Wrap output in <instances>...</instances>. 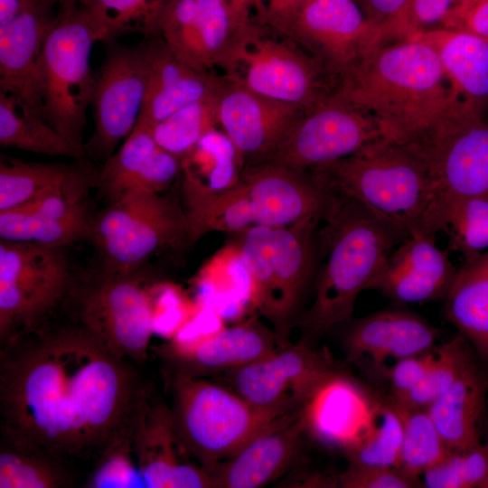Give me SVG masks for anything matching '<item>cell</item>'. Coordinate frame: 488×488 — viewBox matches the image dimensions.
<instances>
[{
    "label": "cell",
    "mask_w": 488,
    "mask_h": 488,
    "mask_svg": "<svg viewBox=\"0 0 488 488\" xmlns=\"http://www.w3.org/2000/svg\"><path fill=\"white\" fill-rule=\"evenodd\" d=\"M0 347L1 439L68 465L97 462L129 424L147 385L134 363L70 321Z\"/></svg>",
    "instance_id": "cell-1"
},
{
    "label": "cell",
    "mask_w": 488,
    "mask_h": 488,
    "mask_svg": "<svg viewBox=\"0 0 488 488\" xmlns=\"http://www.w3.org/2000/svg\"><path fill=\"white\" fill-rule=\"evenodd\" d=\"M333 96L371 115L385 138L408 144L457 103L436 52L414 39L373 47L338 80Z\"/></svg>",
    "instance_id": "cell-2"
},
{
    "label": "cell",
    "mask_w": 488,
    "mask_h": 488,
    "mask_svg": "<svg viewBox=\"0 0 488 488\" xmlns=\"http://www.w3.org/2000/svg\"><path fill=\"white\" fill-rule=\"evenodd\" d=\"M308 172L327 189L359 202L402 240L440 232L442 194L412 144L380 138Z\"/></svg>",
    "instance_id": "cell-3"
},
{
    "label": "cell",
    "mask_w": 488,
    "mask_h": 488,
    "mask_svg": "<svg viewBox=\"0 0 488 488\" xmlns=\"http://www.w3.org/2000/svg\"><path fill=\"white\" fill-rule=\"evenodd\" d=\"M321 221L317 241L325 261L315 277L313 302L297 322L298 342L313 346L351 318L358 296L402 240L359 202L331 190Z\"/></svg>",
    "instance_id": "cell-4"
},
{
    "label": "cell",
    "mask_w": 488,
    "mask_h": 488,
    "mask_svg": "<svg viewBox=\"0 0 488 488\" xmlns=\"http://www.w3.org/2000/svg\"><path fill=\"white\" fill-rule=\"evenodd\" d=\"M42 51L39 91L44 120L85 157L83 132L95 75L90 57L97 42L119 36L101 10L75 0H59Z\"/></svg>",
    "instance_id": "cell-5"
},
{
    "label": "cell",
    "mask_w": 488,
    "mask_h": 488,
    "mask_svg": "<svg viewBox=\"0 0 488 488\" xmlns=\"http://www.w3.org/2000/svg\"><path fill=\"white\" fill-rule=\"evenodd\" d=\"M182 446L168 405L146 385L123 433L93 465L88 488H213Z\"/></svg>",
    "instance_id": "cell-6"
},
{
    "label": "cell",
    "mask_w": 488,
    "mask_h": 488,
    "mask_svg": "<svg viewBox=\"0 0 488 488\" xmlns=\"http://www.w3.org/2000/svg\"><path fill=\"white\" fill-rule=\"evenodd\" d=\"M172 420L187 454L202 467L231 457L282 417L202 377L168 372ZM293 413V412H292Z\"/></svg>",
    "instance_id": "cell-7"
},
{
    "label": "cell",
    "mask_w": 488,
    "mask_h": 488,
    "mask_svg": "<svg viewBox=\"0 0 488 488\" xmlns=\"http://www.w3.org/2000/svg\"><path fill=\"white\" fill-rule=\"evenodd\" d=\"M155 297L140 270L117 275L99 269L76 280L61 307L74 323L118 357L141 365L155 330Z\"/></svg>",
    "instance_id": "cell-8"
},
{
    "label": "cell",
    "mask_w": 488,
    "mask_h": 488,
    "mask_svg": "<svg viewBox=\"0 0 488 488\" xmlns=\"http://www.w3.org/2000/svg\"><path fill=\"white\" fill-rule=\"evenodd\" d=\"M89 241L100 269L127 275L160 249L189 242L188 225L182 204L170 195L131 192L93 216Z\"/></svg>",
    "instance_id": "cell-9"
},
{
    "label": "cell",
    "mask_w": 488,
    "mask_h": 488,
    "mask_svg": "<svg viewBox=\"0 0 488 488\" xmlns=\"http://www.w3.org/2000/svg\"><path fill=\"white\" fill-rule=\"evenodd\" d=\"M64 248L1 239L0 345L61 309L75 281Z\"/></svg>",
    "instance_id": "cell-10"
},
{
    "label": "cell",
    "mask_w": 488,
    "mask_h": 488,
    "mask_svg": "<svg viewBox=\"0 0 488 488\" xmlns=\"http://www.w3.org/2000/svg\"><path fill=\"white\" fill-rule=\"evenodd\" d=\"M267 99L308 108L333 95L337 79L292 40L263 35L261 27L226 76Z\"/></svg>",
    "instance_id": "cell-11"
},
{
    "label": "cell",
    "mask_w": 488,
    "mask_h": 488,
    "mask_svg": "<svg viewBox=\"0 0 488 488\" xmlns=\"http://www.w3.org/2000/svg\"><path fill=\"white\" fill-rule=\"evenodd\" d=\"M380 138L385 137L371 115L333 95L303 109L275 151L260 163L307 172Z\"/></svg>",
    "instance_id": "cell-12"
},
{
    "label": "cell",
    "mask_w": 488,
    "mask_h": 488,
    "mask_svg": "<svg viewBox=\"0 0 488 488\" xmlns=\"http://www.w3.org/2000/svg\"><path fill=\"white\" fill-rule=\"evenodd\" d=\"M336 372L329 354L297 342L223 374L230 389L251 405L292 413Z\"/></svg>",
    "instance_id": "cell-13"
},
{
    "label": "cell",
    "mask_w": 488,
    "mask_h": 488,
    "mask_svg": "<svg viewBox=\"0 0 488 488\" xmlns=\"http://www.w3.org/2000/svg\"><path fill=\"white\" fill-rule=\"evenodd\" d=\"M442 198H488V121L455 103L414 143Z\"/></svg>",
    "instance_id": "cell-14"
},
{
    "label": "cell",
    "mask_w": 488,
    "mask_h": 488,
    "mask_svg": "<svg viewBox=\"0 0 488 488\" xmlns=\"http://www.w3.org/2000/svg\"><path fill=\"white\" fill-rule=\"evenodd\" d=\"M103 61L95 74L91 100L94 129L84 145L85 156L105 162L133 131L147 90V73L137 45L106 42Z\"/></svg>",
    "instance_id": "cell-15"
},
{
    "label": "cell",
    "mask_w": 488,
    "mask_h": 488,
    "mask_svg": "<svg viewBox=\"0 0 488 488\" xmlns=\"http://www.w3.org/2000/svg\"><path fill=\"white\" fill-rule=\"evenodd\" d=\"M285 37L337 80L367 52L386 42L355 0H305Z\"/></svg>",
    "instance_id": "cell-16"
},
{
    "label": "cell",
    "mask_w": 488,
    "mask_h": 488,
    "mask_svg": "<svg viewBox=\"0 0 488 488\" xmlns=\"http://www.w3.org/2000/svg\"><path fill=\"white\" fill-rule=\"evenodd\" d=\"M240 182L254 224L273 229L321 220L330 195V190L310 172L267 162L247 165Z\"/></svg>",
    "instance_id": "cell-17"
},
{
    "label": "cell",
    "mask_w": 488,
    "mask_h": 488,
    "mask_svg": "<svg viewBox=\"0 0 488 488\" xmlns=\"http://www.w3.org/2000/svg\"><path fill=\"white\" fill-rule=\"evenodd\" d=\"M302 110L261 96L227 77L217 99L218 124L247 165L267 159Z\"/></svg>",
    "instance_id": "cell-18"
},
{
    "label": "cell",
    "mask_w": 488,
    "mask_h": 488,
    "mask_svg": "<svg viewBox=\"0 0 488 488\" xmlns=\"http://www.w3.org/2000/svg\"><path fill=\"white\" fill-rule=\"evenodd\" d=\"M457 272L436 235L416 233L389 254L368 289L401 304H422L446 296Z\"/></svg>",
    "instance_id": "cell-19"
},
{
    "label": "cell",
    "mask_w": 488,
    "mask_h": 488,
    "mask_svg": "<svg viewBox=\"0 0 488 488\" xmlns=\"http://www.w3.org/2000/svg\"><path fill=\"white\" fill-rule=\"evenodd\" d=\"M57 5L40 0L0 24V91L13 96L26 117L44 119L39 91V65Z\"/></svg>",
    "instance_id": "cell-20"
},
{
    "label": "cell",
    "mask_w": 488,
    "mask_h": 488,
    "mask_svg": "<svg viewBox=\"0 0 488 488\" xmlns=\"http://www.w3.org/2000/svg\"><path fill=\"white\" fill-rule=\"evenodd\" d=\"M321 220L274 229L273 299L268 321L277 348L290 343L289 336L311 283L315 278L319 248L317 227Z\"/></svg>",
    "instance_id": "cell-21"
},
{
    "label": "cell",
    "mask_w": 488,
    "mask_h": 488,
    "mask_svg": "<svg viewBox=\"0 0 488 488\" xmlns=\"http://www.w3.org/2000/svg\"><path fill=\"white\" fill-rule=\"evenodd\" d=\"M277 348L274 331L253 315L186 346L161 345L157 353L168 372L205 378L244 366Z\"/></svg>",
    "instance_id": "cell-22"
},
{
    "label": "cell",
    "mask_w": 488,
    "mask_h": 488,
    "mask_svg": "<svg viewBox=\"0 0 488 488\" xmlns=\"http://www.w3.org/2000/svg\"><path fill=\"white\" fill-rule=\"evenodd\" d=\"M306 431L302 409L264 429L234 455L204 467L214 488H258L281 475L296 458Z\"/></svg>",
    "instance_id": "cell-23"
},
{
    "label": "cell",
    "mask_w": 488,
    "mask_h": 488,
    "mask_svg": "<svg viewBox=\"0 0 488 488\" xmlns=\"http://www.w3.org/2000/svg\"><path fill=\"white\" fill-rule=\"evenodd\" d=\"M439 330L405 310H382L354 321L346 330L343 346L352 362L368 360L380 371L387 361L427 352Z\"/></svg>",
    "instance_id": "cell-24"
},
{
    "label": "cell",
    "mask_w": 488,
    "mask_h": 488,
    "mask_svg": "<svg viewBox=\"0 0 488 488\" xmlns=\"http://www.w3.org/2000/svg\"><path fill=\"white\" fill-rule=\"evenodd\" d=\"M414 39L436 53L456 101L479 114L488 108V41L452 28H432Z\"/></svg>",
    "instance_id": "cell-25"
},
{
    "label": "cell",
    "mask_w": 488,
    "mask_h": 488,
    "mask_svg": "<svg viewBox=\"0 0 488 488\" xmlns=\"http://www.w3.org/2000/svg\"><path fill=\"white\" fill-rule=\"evenodd\" d=\"M339 371L312 396L302 413L306 431L346 451L364 429L375 400Z\"/></svg>",
    "instance_id": "cell-26"
},
{
    "label": "cell",
    "mask_w": 488,
    "mask_h": 488,
    "mask_svg": "<svg viewBox=\"0 0 488 488\" xmlns=\"http://www.w3.org/2000/svg\"><path fill=\"white\" fill-rule=\"evenodd\" d=\"M487 382L476 360L426 408L450 451H464L482 442Z\"/></svg>",
    "instance_id": "cell-27"
},
{
    "label": "cell",
    "mask_w": 488,
    "mask_h": 488,
    "mask_svg": "<svg viewBox=\"0 0 488 488\" xmlns=\"http://www.w3.org/2000/svg\"><path fill=\"white\" fill-rule=\"evenodd\" d=\"M444 300L446 319L488 363V249L464 260Z\"/></svg>",
    "instance_id": "cell-28"
},
{
    "label": "cell",
    "mask_w": 488,
    "mask_h": 488,
    "mask_svg": "<svg viewBox=\"0 0 488 488\" xmlns=\"http://www.w3.org/2000/svg\"><path fill=\"white\" fill-rule=\"evenodd\" d=\"M182 159L181 193L218 192L235 186L244 161L229 136L217 127L205 134Z\"/></svg>",
    "instance_id": "cell-29"
},
{
    "label": "cell",
    "mask_w": 488,
    "mask_h": 488,
    "mask_svg": "<svg viewBox=\"0 0 488 488\" xmlns=\"http://www.w3.org/2000/svg\"><path fill=\"white\" fill-rule=\"evenodd\" d=\"M182 200L190 243L211 231L238 233L255 225L250 203L240 180L228 190L184 193Z\"/></svg>",
    "instance_id": "cell-30"
},
{
    "label": "cell",
    "mask_w": 488,
    "mask_h": 488,
    "mask_svg": "<svg viewBox=\"0 0 488 488\" xmlns=\"http://www.w3.org/2000/svg\"><path fill=\"white\" fill-rule=\"evenodd\" d=\"M93 214L90 211L58 217L26 209L0 211L1 239L67 247L89 240Z\"/></svg>",
    "instance_id": "cell-31"
},
{
    "label": "cell",
    "mask_w": 488,
    "mask_h": 488,
    "mask_svg": "<svg viewBox=\"0 0 488 488\" xmlns=\"http://www.w3.org/2000/svg\"><path fill=\"white\" fill-rule=\"evenodd\" d=\"M74 483L69 465L42 451L0 442V488H67Z\"/></svg>",
    "instance_id": "cell-32"
},
{
    "label": "cell",
    "mask_w": 488,
    "mask_h": 488,
    "mask_svg": "<svg viewBox=\"0 0 488 488\" xmlns=\"http://www.w3.org/2000/svg\"><path fill=\"white\" fill-rule=\"evenodd\" d=\"M77 165L1 159L0 211L22 207L62 183Z\"/></svg>",
    "instance_id": "cell-33"
},
{
    "label": "cell",
    "mask_w": 488,
    "mask_h": 488,
    "mask_svg": "<svg viewBox=\"0 0 488 488\" xmlns=\"http://www.w3.org/2000/svg\"><path fill=\"white\" fill-rule=\"evenodd\" d=\"M0 145L49 156L80 158L67 140L44 119L24 116L16 99L1 91Z\"/></svg>",
    "instance_id": "cell-34"
},
{
    "label": "cell",
    "mask_w": 488,
    "mask_h": 488,
    "mask_svg": "<svg viewBox=\"0 0 488 488\" xmlns=\"http://www.w3.org/2000/svg\"><path fill=\"white\" fill-rule=\"evenodd\" d=\"M158 148L152 127L138 120L130 135L99 171L97 188L108 204L129 191Z\"/></svg>",
    "instance_id": "cell-35"
},
{
    "label": "cell",
    "mask_w": 488,
    "mask_h": 488,
    "mask_svg": "<svg viewBox=\"0 0 488 488\" xmlns=\"http://www.w3.org/2000/svg\"><path fill=\"white\" fill-rule=\"evenodd\" d=\"M398 413L402 426V444L399 468L419 478L450 450L445 444L426 408L388 400Z\"/></svg>",
    "instance_id": "cell-36"
},
{
    "label": "cell",
    "mask_w": 488,
    "mask_h": 488,
    "mask_svg": "<svg viewBox=\"0 0 488 488\" xmlns=\"http://www.w3.org/2000/svg\"><path fill=\"white\" fill-rule=\"evenodd\" d=\"M440 232L464 260L488 249V198H442Z\"/></svg>",
    "instance_id": "cell-37"
},
{
    "label": "cell",
    "mask_w": 488,
    "mask_h": 488,
    "mask_svg": "<svg viewBox=\"0 0 488 488\" xmlns=\"http://www.w3.org/2000/svg\"><path fill=\"white\" fill-rule=\"evenodd\" d=\"M223 81L210 71L189 69L146 94L138 120L153 127L189 105L216 97Z\"/></svg>",
    "instance_id": "cell-38"
},
{
    "label": "cell",
    "mask_w": 488,
    "mask_h": 488,
    "mask_svg": "<svg viewBox=\"0 0 488 488\" xmlns=\"http://www.w3.org/2000/svg\"><path fill=\"white\" fill-rule=\"evenodd\" d=\"M401 444L398 413L388 400H375L364 429L345 454L349 464L399 467Z\"/></svg>",
    "instance_id": "cell-39"
},
{
    "label": "cell",
    "mask_w": 488,
    "mask_h": 488,
    "mask_svg": "<svg viewBox=\"0 0 488 488\" xmlns=\"http://www.w3.org/2000/svg\"><path fill=\"white\" fill-rule=\"evenodd\" d=\"M154 33H158L189 67L211 70L202 40L196 0H168L160 11Z\"/></svg>",
    "instance_id": "cell-40"
},
{
    "label": "cell",
    "mask_w": 488,
    "mask_h": 488,
    "mask_svg": "<svg viewBox=\"0 0 488 488\" xmlns=\"http://www.w3.org/2000/svg\"><path fill=\"white\" fill-rule=\"evenodd\" d=\"M202 40L208 63L229 76L247 43L222 0H196Z\"/></svg>",
    "instance_id": "cell-41"
},
{
    "label": "cell",
    "mask_w": 488,
    "mask_h": 488,
    "mask_svg": "<svg viewBox=\"0 0 488 488\" xmlns=\"http://www.w3.org/2000/svg\"><path fill=\"white\" fill-rule=\"evenodd\" d=\"M477 359L479 358L467 340L457 333L446 343L435 348L433 361L421 384L404 399L392 400L427 408L445 393Z\"/></svg>",
    "instance_id": "cell-42"
},
{
    "label": "cell",
    "mask_w": 488,
    "mask_h": 488,
    "mask_svg": "<svg viewBox=\"0 0 488 488\" xmlns=\"http://www.w3.org/2000/svg\"><path fill=\"white\" fill-rule=\"evenodd\" d=\"M237 234L239 258L251 281L253 303L268 319L273 299L274 229L255 224Z\"/></svg>",
    "instance_id": "cell-43"
},
{
    "label": "cell",
    "mask_w": 488,
    "mask_h": 488,
    "mask_svg": "<svg viewBox=\"0 0 488 488\" xmlns=\"http://www.w3.org/2000/svg\"><path fill=\"white\" fill-rule=\"evenodd\" d=\"M218 95L189 105L153 126L157 145L179 157L187 154L205 134L219 126Z\"/></svg>",
    "instance_id": "cell-44"
},
{
    "label": "cell",
    "mask_w": 488,
    "mask_h": 488,
    "mask_svg": "<svg viewBox=\"0 0 488 488\" xmlns=\"http://www.w3.org/2000/svg\"><path fill=\"white\" fill-rule=\"evenodd\" d=\"M105 13L120 34L138 31L154 33L157 17L168 0H75Z\"/></svg>",
    "instance_id": "cell-45"
},
{
    "label": "cell",
    "mask_w": 488,
    "mask_h": 488,
    "mask_svg": "<svg viewBox=\"0 0 488 488\" xmlns=\"http://www.w3.org/2000/svg\"><path fill=\"white\" fill-rule=\"evenodd\" d=\"M343 488H414L422 487L419 478L397 466L349 464L336 478Z\"/></svg>",
    "instance_id": "cell-46"
},
{
    "label": "cell",
    "mask_w": 488,
    "mask_h": 488,
    "mask_svg": "<svg viewBox=\"0 0 488 488\" xmlns=\"http://www.w3.org/2000/svg\"><path fill=\"white\" fill-rule=\"evenodd\" d=\"M435 356L432 350L399 360L385 369L389 383V399L402 400L424 380Z\"/></svg>",
    "instance_id": "cell-47"
},
{
    "label": "cell",
    "mask_w": 488,
    "mask_h": 488,
    "mask_svg": "<svg viewBox=\"0 0 488 488\" xmlns=\"http://www.w3.org/2000/svg\"><path fill=\"white\" fill-rule=\"evenodd\" d=\"M455 0H409L394 40L406 39L443 22Z\"/></svg>",
    "instance_id": "cell-48"
},
{
    "label": "cell",
    "mask_w": 488,
    "mask_h": 488,
    "mask_svg": "<svg viewBox=\"0 0 488 488\" xmlns=\"http://www.w3.org/2000/svg\"><path fill=\"white\" fill-rule=\"evenodd\" d=\"M366 19L386 42L393 41L409 0H355Z\"/></svg>",
    "instance_id": "cell-49"
},
{
    "label": "cell",
    "mask_w": 488,
    "mask_h": 488,
    "mask_svg": "<svg viewBox=\"0 0 488 488\" xmlns=\"http://www.w3.org/2000/svg\"><path fill=\"white\" fill-rule=\"evenodd\" d=\"M427 488H466L461 451H450L420 476Z\"/></svg>",
    "instance_id": "cell-50"
},
{
    "label": "cell",
    "mask_w": 488,
    "mask_h": 488,
    "mask_svg": "<svg viewBox=\"0 0 488 488\" xmlns=\"http://www.w3.org/2000/svg\"><path fill=\"white\" fill-rule=\"evenodd\" d=\"M259 23L277 34L286 36L301 5L305 0H260Z\"/></svg>",
    "instance_id": "cell-51"
},
{
    "label": "cell",
    "mask_w": 488,
    "mask_h": 488,
    "mask_svg": "<svg viewBox=\"0 0 488 488\" xmlns=\"http://www.w3.org/2000/svg\"><path fill=\"white\" fill-rule=\"evenodd\" d=\"M443 27L472 33L488 41V0H484L468 10L446 15Z\"/></svg>",
    "instance_id": "cell-52"
},
{
    "label": "cell",
    "mask_w": 488,
    "mask_h": 488,
    "mask_svg": "<svg viewBox=\"0 0 488 488\" xmlns=\"http://www.w3.org/2000/svg\"><path fill=\"white\" fill-rule=\"evenodd\" d=\"M228 7L232 22L241 35L248 40L260 26V0H222Z\"/></svg>",
    "instance_id": "cell-53"
},
{
    "label": "cell",
    "mask_w": 488,
    "mask_h": 488,
    "mask_svg": "<svg viewBox=\"0 0 488 488\" xmlns=\"http://www.w3.org/2000/svg\"><path fill=\"white\" fill-rule=\"evenodd\" d=\"M40 0H0V24L33 6Z\"/></svg>",
    "instance_id": "cell-54"
},
{
    "label": "cell",
    "mask_w": 488,
    "mask_h": 488,
    "mask_svg": "<svg viewBox=\"0 0 488 488\" xmlns=\"http://www.w3.org/2000/svg\"><path fill=\"white\" fill-rule=\"evenodd\" d=\"M483 1L484 0H455L446 15L461 14Z\"/></svg>",
    "instance_id": "cell-55"
},
{
    "label": "cell",
    "mask_w": 488,
    "mask_h": 488,
    "mask_svg": "<svg viewBox=\"0 0 488 488\" xmlns=\"http://www.w3.org/2000/svg\"><path fill=\"white\" fill-rule=\"evenodd\" d=\"M482 488H488V472H487V474H486V477L484 479V482L482 485Z\"/></svg>",
    "instance_id": "cell-56"
},
{
    "label": "cell",
    "mask_w": 488,
    "mask_h": 488,
    "mask_svg": "<svg viewBox=\"0 0 488 488\" xmlns=\"http://www.w3.org/2000/svg\"><path fill=\"white\" fill-rule=\"evenodd\" d=\"M52 1H54V2L57 3V4H58V2H59V0H52Z\"/></svg>",
    "instance_id": "cell-57"
}]
</instances>
